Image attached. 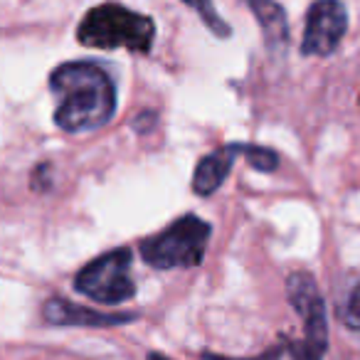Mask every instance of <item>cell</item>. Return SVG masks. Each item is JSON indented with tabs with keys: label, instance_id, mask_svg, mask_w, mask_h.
<instances>
[{
	"label": "cell",
	"instance_id": "obj_1",
	"mask_svg": "<svg viewBox=\"0 0 360 360\" xmlns=\"http://www.w3.org/2000/svg\"><path fill=\"white\" fill-rule=\"evenodd\" d=\"M50 89L60 101L55 124L67 134L101 129L116 114V86L104 67L94 62H65L50 77Z\"/></svg>",
	"mask_w": 360,
	"mask_h": 360
},
{
	"label": "cell",
	"instance_id": "obj_2",
	"mask_svg": "<svg viewBox=\"0 0 360 360\" xmlns=\"http://www.w3.org/2000/svg\"><path fill=\"white\" fill-rule=\"evenodd\" d=\"M155 37V22L148 15L134 13L116 3L89 11L77 30V40L99 50L148 52Z\"/></svg>",
	"mask_w": 360,
	"mask_h": 360
},
{
	"label": "cell",
	"instance_id": "obj_3",
	"mask_svg": "<svg viewBox=\"0 0 360 360\" xmlns=\"http://www.w3.org/2000/svg\"><path fill=\"white\" fill-rule=\"evenodd\" d=\"M212 227L198 215H183L163 232L141 242L139 252L153 269H188L205 257Z\"/></svg>",
	"mask_w": 360,
	"mask_h": 360
},
{
	"label": "cell",
	"instance_id": "obj_4",
	"mask_svg": "<svg viewBox=\"0 0 360 360\" xmlns=\"http://www.w3.org/2000/svg\"><path fill=\"white\" fill-rule=\"evenodd\" d=\"M286 294H289L291 309L299 314L304 323V340L291 343V358L294 360H321L328 348V319H326V304L316 286L314 276L306 271H294L286 279Z\"/></svg>",
	"mask_w": 360,
	"mask_h": 360
},
{
	"label": "cell",
	"instance_id": "obj_5",
	"mask_svg": "<svg viewBox=\"0 0 360 360\" xmlns=\"http://www.w3.org/2000/svg\"><path fill=\"white\" fill-rule=\"evenodd\" d=\"M131 264L134 255L126 247L106 252L82 266L79 274L75 276V289L99 304H124L136 294V284L131 281Z\"/></svg>",
	"mask_w": 360,
	"mask_h": 360
},
{
	"label": "cell",
	"instance_id": "obj_6",
	"mask_svg": "<svg viewBox=\"0 0 360 360\" xmlns=\"http://www.w3.org/2000/svg\"><path fill=\"white\" fill-rule=\"evenodd\" d=\"M348 30V11L340 0H316L306 13V30L301 55L328 57L338 50Z\"/></svg>",
	"mask_w": 360,
	"mask_h": 360
},
{
	"label": "cell",
	"instance_id": "obj_7",
	"mask_svg": "<svg viewBox=\"0 0 360 360\" xmlns=\"http://www.w3.org/2000/svg\"><path fill=\"white\" fill-rule=\"evenodd\" d=\"M45 319L52 326H86V328H109V326L134 323L136 314H101L65 299H50L45 304Z\"/></svg>",
	"mask_w": 360,
	"mask_h": 360
},
{
	"label": "cell",
	"instance_id": "obj_8",
	"mask_svg": "<svg viewBox=\"0 0 360 360\" xmlns=\"http://www.w3.org/2000/svg\"><path fill=\"white\" fill-rule=\"evenodd\" d=\"M240 153H242V143H227L215 148L212 153H207L198 163L195 173H193V191L202 198L220 191V186L227 180L232 165H235V158Z\"/></svg>",
	"mask_w": 360,
	"mask_h": 360
},
{
	"label": "cell",
	"instance_id": "obj_9",
	"mask_svg": "<svg viewBox=\"0 0 360 360\" xmlns=\"http://www.w3.org/2000/svg\"><path fill=\"white\" fill-rule=\"evenodd\" d=\"M245 3L259 20L266 50L271 55H281L289 47V20H286L284 8L276 0H245Z\"/></svg>",
	"mask_w": 360,
	"mask_h": 360
},
{
	"label": "cell",
	"instance_id": "obj_10",
	"mask_svg": "<svg viewBox=\"0 0 360 360\" xmlns=\"http://www.w3.org/2000/svg\"><path fill=\"white\" fill-rule=\"evenodd\" d=\"M338 316L350 330L360 333V281H355L338 304Z\"/></svg>",
	"mask_w": 360,
	"mask_h": 360
},
{
	"label": "cell",
	"instance_id": "obj_11",
	"mask_svg": "<svg viewBox=\"0 0 360 360\" xmlns=\"http://www.w3.org/2000/svg\"><path fill=\"white\" fill-rule=\"evenodd\" d=\"M183 3L191 6L193 11L200 13V18L205 20V25L210 27L217 37H230V27H227L225 20L215 13V3H212V0H183Z\"/></svg>",
	"mask_w": 360,
	"mask_h": 360
},
{
	"label": "cell",
	"instance_id": "obj_12",
	"mask_svg": "<svg viewBox=\"0 0 360 360\" xmlns=\"http://www.w3.org/2000/svg\"><path fill=\"white\" fill-rule=\"evenodd\" d=\"M242 155H245L252 168L262 170V173H271V170H276V165H279V155L271 148H264V146L242 143Z\"/></svg>",
	"mask_w": 360,
	"mask_h": 360
},
{
	"label": "cell",
	"instance_id": "obj_13",
	"mask_svg": "<svg viewBox=\"0 0 360 360\" xmlns=\"http://www.w3.org/2000/svg\"><path fill=\"white\" fill-rule=\"evenodd\" d=\"M281 353H284V348H281V345H276V348H269L266 353L255 355V358H247V360H281ZM205 360H227V358H222V355L205 353Z\"/></svg>",
	"mask_w": 360,
	"mask_h": 360
},
{
	"label": "cell",
	"instance_id": "obj_14",
	"mask_svg": "<svg viewBox=\"0 0 360 360\" xmlns=\"http://www.w3.org/2000/svg\"><path fill=\"white\" fill-rule=\"evenodd\" d=\"M148 360H170V358H165L163 353H148Z\"/></svg>",
	"mask_w": 360,
	"mask_h": 360
}]
</instances>
